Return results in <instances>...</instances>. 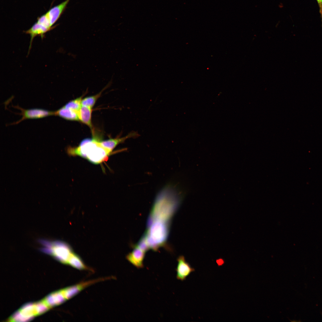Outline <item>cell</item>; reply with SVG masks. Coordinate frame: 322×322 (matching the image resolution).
<instances>
[{"label":"cell","instance_id":"obj_1","mask_svg":"<svg viewBox=\"0 0 322 322\" xmlns=\"http://www.w3.org/2000/svg\"><path fill=\"white\" fill-rule=\"evenodd\" d=\"M177 190L168 184L157 194L147 222L155 221L170 222L180 203Z\"/></svg>","mask_w":322,"mask_h":322},{"label":"cell","instance_id":"obj_2","mask_svg":"<svg viewBox=\"0 0 322 322\" xmlns=\"http://www.w3.org/2000/svg\"><path fill=\"white\" fill-rule=\"evenodd\" d=\"M100 141L95 138L85 139L78 146L68 147L67 152L69 155L86 159L93 164H100L107 160L112 153L100 144Z\"/></svg>","mask_w":322,"mask_h":322},{"label":"cell","instance_id":"obj_3","mask_svg":"<svg viewBox=\"0 0 322 322\" xmlns=\"http://www.w3.org/2000/svg\"><path fill=\"white\" fill-rule=\"evenodd\" d=\"M170 222L155 221L147 225V229L143 236L150 249L157 251L164 246L167 242Z\"/></svg>","mask_w":322,"mask_h":322},{"label":"cell","instance_id":"obj_4","mask_svg":"<svg viewBox=\"0 0 322 322\" xmlns=\"http://www.w3.org/2000/svg\"><path fill=\"white\" fill-rule=\"evenodd\" d=\"M47 243L45 249L62 263L68 264L73 252L69 245L64 242L55 241Z\"/></svg>","mask_w":322,"mask_h":322},{"label":"cell","instance_id":"obj_5","mask_svg":"<svg viewBox=\"0 0 322 322\" xmlns=\"http://www.w3.org/2000/svg\"><path fill=\"white\" fill-rule=\"evenodd\" d=\"M177 264L175 270L177 272L176 278L182 281L185 280L195 270L187 262L184 256H180L177 258Z\"/></svg>","mask_w":322,"mask_h":322},{"label":"cell","instance_id":"obj_6","mask_svg":"<svg viewBox=\"0 0 322 322\" xmlns=\"http://www.w3.org/2000/svg\"><path fill=\"white\" fill-rule=\"evenodd\" d=\"M21 110V118L16 122L17 123L25 119H38L48 116L55 115V112L38 108L29 109H20Z\"/></svg>","mask_w":322,"mask_h":322},{"label":"cell","instance_id":"obj_7","mask_svg":"<svg viewBox=\"0 0 322 322\" xmlns=\"http://www.w3.org/2000/svg\"><path fill=\"white\" fill-rule=\"evenodd\" d=\"M134 249L126 256V259L132 265L138 269L144 267L143 261L145 253L135 245H133Z\"/></svg>","mask_w":322,"mask_h":322},{"label":"cell","instance_id":"obj_8","mask_svg":"<svg viewBox=\"0 0 322 322\" xmlns=\"http://www.w3.org/2000/svg\"><path fill=\"white\" fill-rule=\"evenodd\" d=\"M139 136V134L137 132L132 131L124 137L111 138L105 140H100V142L103 147L112 152L117 145L120 143H123L127 139L137 137Z\"/></svg>","mask_w":322,"mask_h":322},{"label":"cell","instance_id":"obj_9","mask_svg":"<svg viewBox=\"0 0 322 322\" xmlns=\"http://www.w3.org/2000/svg\"><path fill=\"white\" fill-rule=\"evenodd\" d=\"M102 280L98 279L84 282L65 289L61 291L66 299L71 298L78 293L83 289L98 281Z\"/></svg>","mask_w":322,"mask_h":322},{"label":"cell","instance_id":"obj_10","mask_svg":"<svg viewBox=\"0 0 322 322\" xmlns=\"http://www.w3.org/2000/svg\"><path fill=\"white\" fill-rule=\"evenodd\" d=\"M70 0H66L50 10L46 13L52 26L59 18Z\"/></svg>","mask_w":322,"mask_h":322},{"label":"cell","instance_id":"obj_11","mask_svg":"<svg viewBox=\"0 0 322 322\" xmlns=\"http://www.w3.org/2000/svg\"><path fill=\"white\" fill-rule=\"evenodd\" d=\"M55 115L59 116L66 120L71 121H79L78 112L64 106L54 111Z\"/></svg>","mask_w":322,"mask_h":322},{"label":"cell","instance_id":"obj_12","mask_svg":"<svg viewBox=\"0 0 322 322\" xmlns=\"http://www.w3.org/2000/svg\"><path fill=\"white\" fill-rule=\"evenodd\" d=\"M92 109L81 106L78 112L79 121L92 129Z\"/></svg>","mask_w":322,"mask_h":322},{"label":"cell","instance_id":"obj_13","mask_svg":"<svg viewBox=\"0 0 322 322\" xmlns=\"http://www.w3.org/2000/svg\"><path fill=\"white\" fill-rule=\"evenodd\" d=\"M68 264L79 270L89 269L88 267L84 264L81 258L73 252L69 260Z\"/></svg>","mask_w":322,"mask_h":322},{"label":"cell","instance_id":"obj_14","mask_svg":"<svg viewBox=\"0 0 322 322\" xmlns=\"http://www.w3.org/2000/svg\"><path fill=\"white\" fill-rule=\"evenodd\" d=\"M102 91L95 95L89 96L83 99L81 101L82 106L93 108L98 99L100 96Z\"/></svg>","mask_w":322,"mask_h":322},{"label":"cell","instance_id":"obj_15","mask_svg":"<svg viewBox=\"0 0 322 322\" xmlns=\"http://www.w3.org/2000/svg\"><path fill=\"white\" fill-rule=\"evenodd\" d=\"M83 96L71 100L64 106L66 107L78 112L81 108Z\"/></svg>","mask_w":322,"mask_h":322},{"label":"cell","instance_id":"obj_16","mask_svg":"<svg viewBox=\"0 0 322 322\" xmlns=\"http://www.w3.org/2000/svg\"><path fill=\"white\" fill-rule=\"evenodd\" d=\"M37 22L46 29L48 31L50 30L52 28V26L46 13L39 18Z\"/></svg>","mask_w":322,"mask_h":322},{"label":"cell","instance_id":"obj_17","mask_svg":"<svg viewBox=\"0 0 322 322\" xmlns=\"http://www.w3.org/2000/svg\"><path fill=\"white\" fill-rule=\"evenodd\" d=\"M320 7V13L322 15V5L320 0H317Z\"/></svg>","mask_w":322,"mask_h":322},{"label":"cell","instance_id":"obj_18","mask_svg":"<svg viewBox=\"0 0 322 322\" xmlns=\"http://www.w3.org/2000/svg\"><path fill=\"white\" fill-rule=\"evenodd\" d=\"M320 0V1L321 2V5H322V0Z\"/></svg>","mask_w":322,"mask_h":322}]
</instances>
